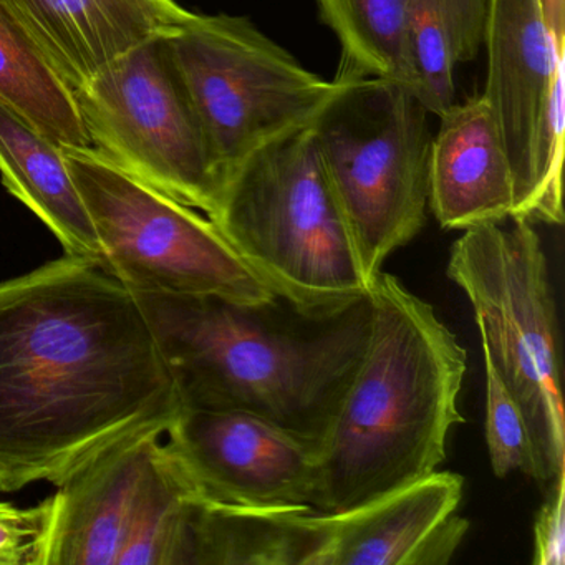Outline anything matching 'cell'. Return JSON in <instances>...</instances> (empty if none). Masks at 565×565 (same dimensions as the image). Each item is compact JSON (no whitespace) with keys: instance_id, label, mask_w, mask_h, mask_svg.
Segmentation results:
<instances>
[{"instance_id":"cell-1","label":"cell","mask_w":565,"mask_h":565,"mask_svg":"<svg viewBox=\"0 0 565 565\" xmlns=\"http://www.w3.org/2000/svg\"><path fill=\"white\" fill-rule=\"evenodd\" d=\"M181 412L120 280L65 254L0 284V492L58 488L118 443L167 435Z\"/></svg>"},{"instance_id":"cell-2","label":"cell","mask_w":565,"mask_h":565,"mask_svg":"<svg viewBox=\"0 0 565 565\" xmlns=\"http://www.w3.org/2000/svg\"><path fill=\"white\" fill-rule=\"evenodd\" d=\"M183 409H236L322 445L369 342V299L317 319L279 299L134 292Z\"/></svg>"},{"instance_id":"cell-3","label":"cell","mask_w":565,"mask_h":565,"mask_svg":"<svg viewBox=\"0 0 565 565\" xmlns=\"http://www.w3.org/2000/svg\"><path fill=\"white\" fill-rule=\"evenodd\" d=\"M362 362L317 449L313 509L347 511L403 488L445 461L466 350L435 309L380 273Z\"/></svg>"},{"instance_id":"cell-4","label":"cell","mask_w":565,"mask_h":565,"mask_svg":"<svg viewBox=\"0 0 565 565\" xmlns=\"http://www.w3.org/2000/svg\"><path fill=\"white\" fill-rule=\"evenodd\" d=\"M207 217L276 297L306 316H340L372 292L310 125L241 161Z\"/></svg>"},{"instance_id":"cell-5","label":"cell","mask_w":565,"mask_h":565,"mask_svg":"<svg viewBox=\"0 0 565 565\" xmlns=\"http://www.w3.org/2000/svg\"><path fill=\"white\" fill-rule=\"evenodd\" d=\"M446 274L468 297L489 356L521 408L534 481L548 491L565 478V416L554 290L534 224H484L452 243Z\"/></svg>"},{"instance_id":"cell-6","label":"cell","mask_w":565,"mask_h":565,"mask_svg":"<svg viewBox=\"0 0 565 565\" xmlns=\"http://www.w3.org/2000/svg\"><path fill=\"white\" fill-rule=\"evenodd\" d=\"M310 125L330 190L376 279L390 254L425 226L431 148L425 105L406 85L337 77Z\"/></svg>"},{"instance_id":"cell-7","label":"cell","mask_w":565,"mask_h":565,"mask_svg":"<svg viewBox=\"0 0 565 565\" xmlns=\"http://www.w3.org/2000/svg\"><path fill=\"white\" fill-rule=\"evenodd\" d=\"M62 150L97 233L104 270L131 292L217 296L247 306L277 299L210 217L141 183L97 148Z\"/></svg>"},{"instance_id":"cell-8","label":"cell","mask_w":565,"mask_h":565,"mask_svg":"<svg viewBox=\"0 0 565 565\" xmlns=\"http://www.w3.org/2000/svg\"><path fill=\"white\" fill-rule=\"evenodd\" d=\"M168 47L223 183L260 148L312 125L335 88L236 15L193 14Z\"/></svg>"},{"instance_id":"cell-9","label":"cell","mask_w":565,"mask_h":565,"mask_svg":"<svg viewBox=\"0 0 565 565\" xmlns=\"http://www.w3.org/2000/svg\"><path fill=\"white\" fill-rule=\"evenodd\" d=\"M92 147L141 183L211 214L223 188L171 58L151 39L75 88Z\"/></svg>"},{"instance_id":"cell-10","label":"cell","mask_w":565,"mask_h":565,"mask_svg":"<svg viewBox=\"0 0 565 565\" xmlns=\"http://www.w3.org/2000/svg\"><path fill=\"white\" fill-rule=\"evenodd\" d=\"M484 98L514 177L512 217L561 226L564 52L541 0H491Z\"/></svg>"},{"instance_id":"cell-11","label":"cell","mask_w":565,"mask_h":565,"mask_svg":"<svg viewBox=\"0 0 565 565\" xmlns=\"http://www.w3.org/2000/svg\"><path fill=\"white\" fill-rule=\"evenodd\" d=\"M201 498L259 509H313L317 448L236 409H183L167 431Z\"/></svg>"},{"instance_id":"cell-12","label":"cell","mask_w":565,"mask_h":565,"mask_svg":"<svg viewBox=\"0 0 565 565\" xmlns=\"http://www.w3.org/2000/svg\"><path fill=\"white\" fill-rule=\"evenodd\" d=\"M462 478L429 472L365 504L327 514L320 565H446L469 522L458 514Z\"/></svg>"},{"instance_id":"cell-13","label":"cell","mask_w":565,"mask_h":565,"mask_svg":"<svg viewBox=\"0 0 565 565\" xmlns=\"http://www.w3.org/2000/svg\"><path fill=\"white\" fill-rule=\"evenodd\" d=\"M160 438L147 433L118 443L58 486L45 565H118Z\"/></svg>"},{"instance_id":"cell-14","label":"cell","mask_w":565,"mask_h":565,"mask_svg":"<svg viewBox=\"0 0 565 565\" xmlns=\"http://www.w3.org/2000/svg\"><path fill=\"white\" fill-rule=\"evenodd\" d=\"M72 88L134 49L180 31L177 0H9Z\"/></svg>"},{"instance_id":"cell-15","label":"cell","mask_w":565,"mask_h":565,"mask_svg":"<svg viewBox=\"0 0 565 565\" xmlns=\"http://www.w3.org/2000/svg\"><path fill=\"white\" fill-rule=\"evenodd\" d=\"M428 160V210L443 230L502 223L514 214V177L484 95L446 108Z\"/></svg>"},{"instance_id":"cell-16","label":"cell","mask_w":565,"mask_h":565,"mask_svg":"<svg viewBox=\"0 0 565 565\" xmlns=\"http://www.w3.org/2000/svg\"><path fill=\"white\" fill-rule=\"evenodd\" d=\"M327 541V514L316 509L194 501L191 565H320Z\"/></svg>"},{"instance_id":"cell-17","label":"cell","mask_w":565,"mask_h":565,"mask_svg":"<svg viewBox=\"0 0 565 565\" xmlns=\"http://www.w3.org/2000/svg\"><path fill=\"white\" fill-rule=\"evenodd\" d=\"M0 177L64 246L104 270V254L62 145L0 105Z\"/></svg>"},{"instance_id":"cell-18","label":"cell","mask_w":565,"mask_h":565,"mask_svg":"<svg viewBox=\"0 0 565 565\" xmlns=\"http://www.w3.org/2000/svg\"><path fill=\"white\" fill-rule=\"evenodd\" d=\"M491 0H412L406 87L433 115L455 104V72L484 45Z\"/></svg>"},{"instance_id":"cell-19","label":"cell","mask_w":565,"mask_h":565,"mask_svg":"<svg viewBox=\"0 0 565 565\" xmlns=\"http://www.w3.org/2000/svg\"><path fill=\"white\" fill-rule=\"evenodd\" d=\"M0 105L64 147H92L74 88L9 0H0Z\"/></svg>"},{"instance_id":"cell-20","label":"cell","mask_w":565,"mask_h":565,"mask_svg":"<svg viewBox=\"0 0 565 565\" xmlns=\"http://www.w3.org/2000/svg\"><path fill=\"white\" fill-rule=\"evenodd\" d=\"M412 0H317L342 45L339 77L406 84V22Z\"/></svg>"},{"instance_id":"cell-21","label":"cell","mask_w":565,"mask_h":565,"mask_svg":"<svg viewBox=\"0 0 565 565\" xmlns=\"http://www.w3.org/2000/svg\"><path fill=\"white\" fill-rule=\"evenodd\" d=\"M196 489L161 445L118 565H191Z\"/></svg>"},{"instance_id":"cell-22","label":"cell","mask_w":565,"mask_h":565,"mask_svg":"<svg viewBox=\"0 0 565 565\" xmlns=\"http://www.w3.org/2000/svg\"><path fill=\"white\" fill-rule=\"evenodd\" d=\"M486 369V443L498 478L521 471L534 478V455L524 416L488 355Z\"/></svg>"},{"instance_id":"cell-23","label":"cell","mask_w":565,"mask_h":565,"mask_svg":"<svg viewBox=\"0 0 565 565\" xmlns=\"http://www.w3.org/2000/svg\"><path fill=\"white\" fill-rule=\"evenodd\" d=\"M55 495L32 508L0 502V565H45Z\"/></svg>"},{"instance_id":"cell-24","label":"cell","mask_w":565,"mask_h":565,"mask_svg":"<svg viewBox=\"0 0 565 565\" xmlns=\"http://www.w3.org/2000/svg\"><path fill=\"white\" fill-rule=\"evenodd\" d=\"M565 478L558 479L547 492L544 504L535 515L534 557L535 565H564L565 562Z\"/></svg>"},{"instance_id":"cell-25","label":"cell","mask_w":565,"mask_h":565,"mask_svg":"<svg viewBox=\"0 0 565 565\" xmlns=\"http://www.w3.org/2000/svg\"><path fill=\"white\" fill-rule=\"evenodd\" d=\"M541 9L555 41L565 47V0H541Z\"/></svg>"}]
</instances>
